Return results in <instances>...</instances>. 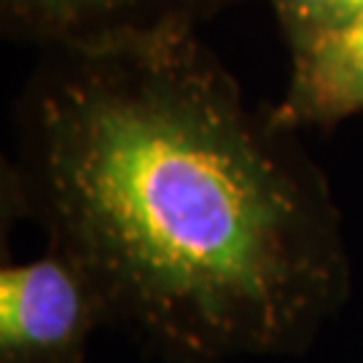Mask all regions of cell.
<instances>
[{"label": "cell", "instance_id": "cell-5", "mask_svg": "<svg viewBox=\"0 0 363 363\" xmlns=\"http://www.w3.org/2000/svg\"><path fill=\"white\" fill-rule=\"evenodd\" d=\"M33 3H49V6H78V3H97V0H33Z\"/></svg>", "mask_w": 363, "mask_h": 363}, {"label": "cell", "instance_id": "cell-1", "mask_svg": "<svg viewBox=\"0 0 363 363\" xmlns=\"http://www.w3.org/2000/svg\"><path fill=\"white\" fill-rule=\"evenodd\" d=\"M54 186L97 294L178 361L291 350L339 283L315 210L229 127L183 103H89Z\"/></svg>", "mask_w": 363, "mask_h": 363}, {"label": "cell", "instance_id": "cell-3", "mask_svg": "<svg viewBox=\"0 0 363 363\" xmlns=\"http://www.w3.org/2000/svg\"><path fill=\"white\" fill-rule=\"evenodd\" d=\"M304 89L325 111L363 105V16L320 30L304 60Z\"/></svg>", "mask_w": 363, "mask_h": 363}, {"label": "cell", "instance_id": "cell-2", "mask_svg": "<svg viewBox=\"0 0 363 363\" xmlns=\"http://www.w3.org/2000/svg\"><path fill=\"white\" fill-rule=\"evenodd\" d=\"M81 264L40 259L0 272V363H81L94 320Z\"/></svg>", "mask_w": 363, "mask_h": 363}, {"label": "cell", "instance_id": "cell-4", "mask_svg": "<svg viewBox=\"0 0 363 363\" xmlns=\"http://www.w3.org/2000/svg\"><path fill=\"white\" fill-rule=\"evenodd\" d=\"M294 9L315 19L320 30L339 27L363 16V0H291Z\"/></svg>", "mask_w": 363, "mask_h": 363}]
</instances>
